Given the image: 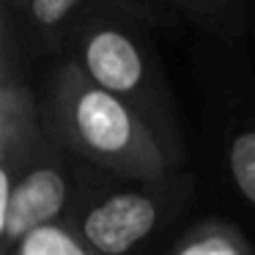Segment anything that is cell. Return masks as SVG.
<instances>
[{
    "instance_id": "6da1fadb",
    "label": "cell",
    "mask_w": 255,
    "mask_h": 255,
    "mask_svg": "<svg viewBox=\"0 0 255 255\" xmlns=\"http://www.w3.org/2000/svg\"><path fill=\"white\" fill-rule=\"evenodd\" d=\"M47 132L91 167L121 181H162L178 170L148 124L63 52L41 96Z\"/></svg>"
},
{
    "instance_id": "277c9868",
    "label": "cell",
    "mask_w": 255,
    "mask_h": 255,
    "mask_svg": "<svg viewBox=\"0 0 255 255\" xmlns=\"http://www.w3.org/2000/svg\"><path fill=\"white\" fill-rule=\"evenodd\" d=\"M113 176H102L83 198L72 220L94 253L124 255L159 233L187 198L189 178L173 176L162 181H127V187H105Z\"/></svg>"
},
{
    "instance_id": "5b68a950",
    "label": "cell",
    "mask_w": 255,
    "mask_h": 255,
    "mask_svg": "<svg viewBox=\"0 0 255 255\" xmlns=\"http://www.w3.org/2000/svg\"><path fill=\"white\" fill-rule=\"evenodd\" d=\"M118 6L134 17L151 22L154 28H167L176 17L167 0H28L19 17L25 47L36 58H61L72 25L91 8Z\"/></svg>"
},
{
    "instance_id": "8992f818",
    "label": "cell",
    "mask_w": 255,
    "mask_h": 255,
    "mask_svg": "<svg viewBox=\"0 0 255 255\" xmlns=\"http://www.w3.org/2000/svg\"><path fill=\"white\" fill-rule=\"evenodd\" d=\"M167 250L173 255H250L255 253V244L233 222L209 217L178 233Z\"/></svg>"
},
{
    "instance_id": "52a82bcc",
    "label": "cell",
    "mask_w": 255,
    "mask_h": 255,
    "mask_svg": "<svg viewBox=\"0 0 255 255\" xmlns=\"http://www.w3.org/2000/svg\"><path fill=\"white\" fill-rule=\"evenodd\" d=\"M91 244L80 233L72 217L50 220L30 228L22 239L11 247L8 255H91Z\"/></svg>"
},
{
    "instance_id": "9c48e42d",
    "label": "cell",
    "mask_w": 255,
    "mask_h": 255,
    "mask_svg": "<svg viewBox=\"0 0 255 255\" xmlns=\"http://www.w3.org/2000/svg\"><path fill=\"white\" fill-rule=\"evenodd\" d=\"M225 170L239 198L255 209V129H242L228 140Z\"/></svg>"
},
{
    "instance_id": "30bf717a",
    "label": "cell",
    "mask_w": 255,
    "mask_h": 255,
    "mask_svg": "<svg viewBox=\"0 0 255 255\" xmlns=\"http://www.w3.org/2000/svg\"><path fill=\"white\" fill-rule=\"evenodd\" d=\"M11 6H14V8H19V11H22V8L28 6V0H6V8H11Z\"/></svg>"
},
{
    "instance_id": "7a4b0ae2",
    "label": "cell",
    "mask_w": 255,
    "mask_h": 255,
    "mask_svg": "<svg viewBox=\"0 0 255 255\" xmlns=\"http://www.w3.org/2000/svg\"><path fill=\"white\" fill-rule=\"evenodd\" d=\"M151 28V22L127 8H91L72 25L63 52H72L96 83L127 102L148 124L173 165L181 167L187 159L181 116L148 33Z\"/></svg>"
},
{
    "instance_id": "3957f363",
    "label": "cell",
    "mask_w": 255,
    "mask_h": 255,
    "mask_svg": "<svg viewBox=\"0 0 255 255\" xmlns=\"http://www.w3.org/2000/svg\"><path fill=\"white\" fill-rule=\"evenodd\" d=\"M102 176L52 134L22 162L0 165V253L8 255L30 228L72 217Z\"/></svg>"
},
{
    "instance_id": "ba28073f",
    "label": "cell",
    "mask_w": 255,
    "mask_h": 255,
    "mask_svg": "<svg viewBox=\"0 0 255 255\" xmlns=\"http://www.w3.org/2000/svg\"><path fill=\"white\" fill-rule=\"evenodd\" d=\"M173 11L192 19L203 30L225 39H236L244 30L247 0H167Z\"/></svg>"
}]
</instances>
